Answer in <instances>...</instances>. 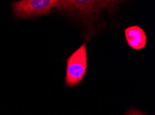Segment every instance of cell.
<instances>
[{
  "label": "cell",
  "instance_id": "obj_3",
  "mask_svg": "<svg viewBox=\"0 0 155 115\" xmlns=\"http://www.w3.org/2000/svg\"><path fill=\"white\" fill-rule=\"evenodd\" d=\"M87 47L84 43L67 59L65 85L74 87L83 80L87 70Z\"/></svg>",
  "mask_w": 155,
  "mask_h": 115
},
{
  "label": "cell",
  "instance_id": "obj_2",
  "mask_svg": "<svg viewBox=\"0 0 155 115\" xmlns=\"http://www.w3.org/2000/svg\"><path fill=\"white\" fill-rule=\"evenodd\" d=\"M61 0H22L12 4L13 14L20 19L49 15L51 9L60 8Z\"/></svg>",
  "mask_w": 155,
  "mask_h": 115
},
{
  "label": "cell",
  "instance_id": "obj_4",
  "mask_svg": "<svg viewBox=\"0 0 155 115\" xmlns=\"http://www.w3.org/2000/svg\"><path fill=\"white\" fill-rule=\"evenodd\" d=\"M127 43L134 50H141L147 44V35L144 30L138 26H131L124 30Z\"/></svg>",
  "mask_w": 155,
  "mask_h": 115
},
{
  "label": "cell",
  "instance_id": "obj_5",
  "mask_svg": "<svg viewBox=\"0 0 155 115\" xmlns=\"http://www.w3.org/2000/svg\"><path fill=\"white\" fill-rule=\"evenodd\" d=\"M127 115H145V114H143L141 112L138 111V110H131V111L129 112L128 114Z\"/></svg>",
  "mask_w": 155,
  "mask_h": 115
},
{
  "label": "cell",
  "instance_id": "obj_1",
  "mask_svg": "<svg viewBox=\"0 0 155 115\" xmlns=\"http://www.w3.org/2000/svg\"><path fill=\"white\" fill-rule=\"evenodd\" d=\"M120 1H94V0H62L60 10L77 15L91 25L104 9H114Z\"/></svg>",
  "mask_w": 155,
  "mask_h": 115
}]
</instances>
